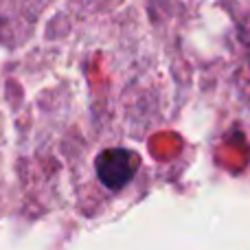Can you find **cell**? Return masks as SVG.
<instances>
[{"label":"cell","mask_w":250,"mask_h":250,"mask_svg":"<svg viewBox=\"0 0 250 250\" xmlns=\"http://www.w3.org/2000/svg\"><path fill=\"white\" fill-rule=\"evenodd\" d=\"M97 176L108 189H123L136 173V158L129 149L110 147L97 156Z\"/></svg>","instance_id":"cell-1"}]
</instances>
